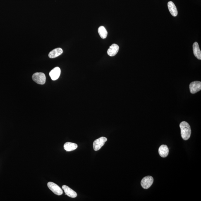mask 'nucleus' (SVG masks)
Wrapping results in <instances>:
<instances>
[{
	"label": "nucleus",
	"instance_id": "6e6552de",
	"mask_svg": "<svg viewBox=\"0 0 201 201\" xmlns=\"http://www.w3.org/2000/svg\"><path fill=\"white\" fill-rule=\"evenodd\" d=\"M62 188L64 190L65 195H67L68 196L73 198H75L77 197V194L76 192L72 190L70 187L66 185H63L62 187Z\"/></svg>",
	"mask_w": 201,
	"mask_h": 201
},
{
	"label": "nucleus",
	"instance_id": "39448f33",
	"mask_svg": "<svg viewBox=\"0 0 201 201\" xmlns=\"http://www.w3.org/2000/svg\"><path fill=\"white\" fill-rule=\"evenodd\" d=\"M154 178L152 176H147L142 179L141 182V185L142 187L145 189L150 188L153 184Z\"/></svg>",
	"mask_w": 201,
	"mask_h": 201
},
{
	"label": "nucleus",
	"instance_id": "4468645a",
	"mask_svg": "<svg viewBox=\"0 0 201 201\" xmlns=\"http://www.w3.org/2000/svg\"><path fill=\"white\" fill-rule=\"evenodd\" d=\"M78 145L73 143L67 142L64 144V148L67 152H70L75 150L78 147Z\"/></svg>",
	"mask_w": 201,
	"mask_h": 201
},
{
	"label": "nucleus",
	"instance_id": "7ed1b4c3",
	"mask_svg": "<svg viewBox=\"0 0 201 201\" xmlns=\"http://www.w3.org/2000/svg\"><path fill=\"white\" fill-rule=\"evenodd\" d=\"M107 139L106 137H101L94 141L93 143V148L94 151H98L101 149L104 145Z\"/></svg>",
	"mask_w": 201,
	"mask_h": 201
},
{
	"label": "nucleus",
	"instance_id": "9d476101",
	"mask_svg": "<svg viewBox=\"0 0 201 201\" xmlns=\"http://www.w3.org/2000/svg\"><path fill=\"white\" fill-rule=\"evenodd\" d=\"M168 9L173 17H176L178 15V11L176 6L173 2L169 1L168 3Z\"/></svg>",
	"mask_w": 201,
	"mask_h": 201
},
{
	"label": "nucleus",
	"instance_id": "f257e3e1",
	"mask_svg": "<svg viewBox=\"0 0 201 201\" xmlns=\"http://www.w3.org/2000/svg\"><path fill=\"white\" fill-rule=\"evenodd\" d=\"M182 138L185 140H188L191 135V129L189 124L186 121L182 122L180 125Z\"/></svg>",
	"mask_w": 201,
	"mask_h": 201
},
{
	"label": "nucleus",
	"instance_id": "423d86ee",
	"mask_svg": "<svg viewBox=\"0 0 201 201\" xmlns=\"http://www.w3.org/2000/svg\"><path fill=\"white\" fill-rule=\"evenodd\" d=\"M189 87L190 92L192 94H195L201 90V82L198 81L192 82L190 84Z\"/></svg>",
	"mask_w": 201,
	"mask_h": 201
},
{
	"label": "nucleus",
	"instance_id": "1a4fd4ad",
	"mask_svg": "<svg viewBox=\"0 0 201 201\" xmlns=\"http://www.w3.org/2000/svg\"><path fill=\"white\" fill-rule=\"evenodd\" d=\"M119 47L118 45L113 44L108 50L107 54L110 56H114L116 55L119 50Z\"/></svg>",
	"mask_w": 201,
	"mask_h": 201
},
{
	"label": "nucleus",
	"instance_id": "9b49d317",
	"mask_svg": "<svg viewBox=\"0 0 201 201\" xmlns=\"http://www.w3.org/2000/svg\"><path fill=\"white\" fill-rule=\"evenodd\" d=\"M169 149L166 145H162L159 147V154L160 156L162 158H166L167 156L169 154Z\"/></svg>",
	"mask_w": 201,
	"mask_h": 201
},
{
	"label": "nucleus",
	"instance_id": "2eb2a0df",
	"mask_svg": "<svg viewBox=\"0 0 201 201\" xmlns=\"http://www.w3.org/2000/svg\"><path fill=\"white\" fill-rule=\"evenodd\" d=\"M98 32L101 38L105 39L107 37L108 32L104 26L99 27L98 29Z\"/></svg>",
	"mask_w": 201,
	"mask_h": 201
},
{
	"label": "nucleus",
	"instance_id": "20e7f679",
	"mask_svg": "<svg viewBox=\"0 0 201 201\" xmlns=\"http://www.w3.org/2000/svg\"><path fill=\"white\" fill-rule=\"evenodd\" d=\"M48 187L53 193L58 195H62L63 192L61 187L53 182H49L47 184Z\"/></svg>",
	"mask_w": 201,
	"mask_h": 201
},
{
	"label": "nucleus",
	"instance_id": "f8f14e48",
	"mask_svg": "<svg viewBox=\"0 0 201 201\" xmlns=\"http://www.w3.org/2000/svg\"><path fill=\"white\" fill-rule=\"evenodd\" d=\"M193 47L194 55L197 59L201 60V51L198 43L197 42L194 43Z\"/></svg>",
	"mask_w": 201,
	"mask_h": 201
},
{
	"label": "nucleus",
	"instance_id": "ddd939ff",
	"mask_svg": "<svg viewBox=\"0 0 201 201\" xmlns=\"http://www.w3.org/2000/svg\"><path fill=\"white\" fill-rule=\"evenodd\" d=\"M63 52V50L61 48H58L53 50L49 53V57L50 58H54L61 55Z\"/></svg>",
	"mask_w": 201,
	"mask_h": 201
},
{
	"label": "nucleus",
	"instance_id": "0eeeda50",
	"mask_svg": "<svg viewBox=\"0 0 201 201\" xmlns=\"http://www.w3.org/2000/svg\"><path fill=\"white\" fill-rule=\"evenodd\" d=\"M61 73V69L59 67H57L51 70L49 73V75L51 80H55L59 78Z\"/></svg>",
	"mask_w": 201,
	"mask_h": 201
},
{
	"label": "nucleus",
	"instance_id": "f03ea898",
	"mask_svg": "<svg viewBox=\"0 0 201 201\" xmlns=\"http://www.w3.org/2000/svg\"><path fill=\"white\" fill-rule=\"evenodd\" d=\"M32 79L36 83L40 85H43L46 82V76L44 73H34L32 75Z\"/></svg>",
	"mask_w": 201,
	"mask_h": 201
}]
</instances>
